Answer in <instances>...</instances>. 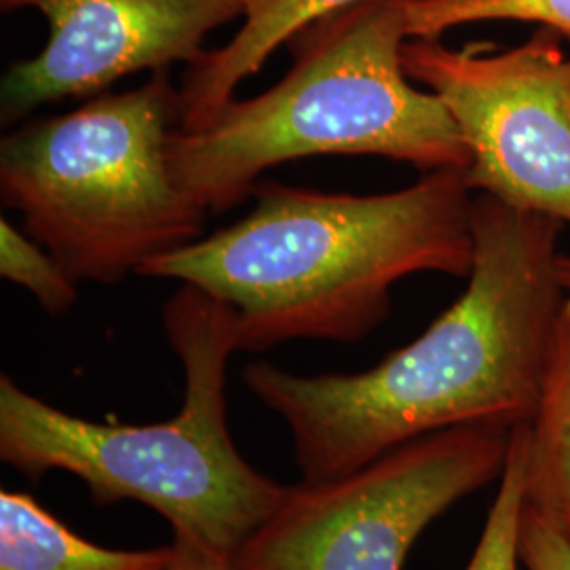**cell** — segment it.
<instances>
[{"instance_id":"1","label":"cell","mask_w":570,"mask_h":570,"mask_svg":"<svg viewBox=\"0 0 570 570\" xmlns=\"http://www.w3.org/2000/svg\"><path fill=\"white\" fill-rule=\"evenodd\" d=\"M468 289L410 345L357 374L301 376L268 362L247 389L284 419L303 482L341 478L416 438L529 423L567 289L556 218L473 197Z\"/></svg>"},{"instance_id":"2","label":"cell","mask_w":570,"mask_h":570,"mask_svg":"<svg viewBox=\"0 0 570 570\" xmlns=\"http://www.w3.org/2000/svg\"><path fill=\"white\" fill-rule=\"evenodd\" d=\"M254 195L239 223L138 273L199 287L230 306L237 351L301 338L355 343L387 317L393 285L416 273L468 279L473 268L465 169L425 171L385 195L263 180Z\"/></svg>"},{"instance_id":"3","label":"cell","mask_w":570,"mask_h":570,"mask_svg":"<svg viewBox=\"0 0 570 570\" xmlns=\"http://www.w3.org/2000/svg\"><path fill=\"white\" fill-rule=\"evenodd\" d=\"M407 0H362L287 41L292 68L265 94L228 102L197 129H174L178 186L223 214L254 195L271 167L315 155H376L423 169H468L444 102L402 63Z\"/></svg>"},{"instance_id":"4","label":"cell","mask_w":570,"mask_h":570,"mask_svg":"<svg viewBox=\"0 0 570 570\" xmlns=\"http://www.w3.org/2000/svg\"><path fill=\"white\" fill-rule=\"evenodd\" d=\"M165 336L184 367L180 412L153 425L72 416L0 376V459L30 478L66 471L98 505L136 501L233 558L282 505L287 487L252 468L226 421V367L237 351L235 311L199 287L165 303Z\"/></svg>"},{"instance_id":"5","label":"cell","mask_w":570,"mask_h":570,"mask_svg":"<svg viewBox=\"0 0 570 570\" xmlns=\"http://www.w3.org/2000/svg\"><path fill=\"white\" fill-rule=\"evenodd\" d=\"M178 87L167 70L66 115L26 122L0 146L2 204L75 282L119 284L202 239L209 214L169 167Z\"/></svg>"},{"instance_id":"6","label":"cell","mask_w":570,"mask_h":570,"mask_svg":"<svg viewBox=\"0 0 570 570\" xmlns=\"http://www.w3.org/2000/svg\"><path fill=\"white\" fill-rule=\"evenodd\" d=\"M511 429L416 438L341 478L287 487L282 505L230 558L235 570H402L456 501L501 478Z\"/></svg>"},{"instance_id":"7","label":"cell","mask_w":570,"mask_h":570,"mask_svg":"<svg viewBox=\"0 0 570 570\" xmlns=\"http://www.w3.org/2000/svg\"><path fill=\"white\" fill-rule=\"evenodd\" d=\"M402 63L449 108L473 193L570 226V56L556 32L501 51L407 39Z\"/></svg>"},{"instance_id":"8","label":"cell","mask_w":570,"mask_h":570,"mask_svg":"<svg viewBox=\"0 0 570 570\" xmlns=\"http://www.w3.org/2000/svg\"><path fill=\"white\" fill-rule=\"evenodd\" d=\"M4 11L37 9L49 41L2 79V121L42 104L102 94L129 75L202 60L214 30L244 18V0H0Z\"/></svg>"},{"instance_id":"9","label":"cell","mask_w":570,"mask_h":570,"mask_svg":"<svg viewBox=\"0 0 570 570\" xmlns=\"http://www.w3.org/2000/svg\"><path fill=\"white\" fill-rule=\"evenodd\" d=\"M357 2L362 0H244V26L237 35L186 68L178 87V127H202L282 45L313 21Z\"/></svg>"},{"instance_id":"10","label":"cell","mask_w":570,"mask_h":570,"mask_svg":"<svg viewBox=\"0 0 570 570\" xmlns=\"http://www.w3.org/2000/svg\"><path fill=\"white\" fill-rule=\"evenodd\" d=\"M524 508L570 541V294H567L529 421Z\"/></svg>"},{"instance_id":"11","label":"cell","mask_w":570,"mask_h":570,"mask_svg":"<svg viewBox=\"0 0 570 570\" xmlns=\"http://www.w3.org/2000/svg\"><path fill=\"white\" fill-rule=\"evenodd\" d=\"M171 548L108 550L68 529L28 492H0V570H164Z\"/></svg>"},{"instance_id":"12","label":"cell","mask_w":570,"mask_h":570,"mask_svg":"<svg viewBox=\"0 0 570 570\" xmlns=\"http://www.w3.org/2000/svg\"><path fill=\"white\" fill-rule=\"evenodd\" d=\"M484 21L534 23L570 45V0H407L410 39H442L459 26Z\"/></svg>"},{"instance_id":"13","label":"cell","mask_w":570,"mask_h":570,"mask_svg":"<svg viewBox=\"0 0 570 570\" xmlns=\"http://www.w3.org/2000/svg\"><path fill=\"white\" fill-rule=\"evenodd\" d=\"M527 450L529 423H520L511 429L510 454L501 473V489L465 570H518V562H522L520 530L524 515Z\"/></svg>"},{"instance_id":"14","label":"cell","mask_w":570,"mask_h":570,"mask_svg":"<svg viewBox=\"0 0 570 570\" xmlns=\"http://www.w3.org/2000/svg\"><path fill=\"white\" fill-rule=\"evenodd\" d=\"M0 275L26 287L49 315H63L77 303V284L60 263L7 218L0 223Z\"/></svg>"},{"instance_id":"15","label":"cell","mask_w":570,"mask_h":570,"mask_svg":"<svg viewBox=\"0 0 570 570\" xmlns=\"http://www.w3.org/2000/svg\"><path fill=\"white\" fill-rule=\"evenodd\" d=\"M520 560L527 570H570V541L524 508Z\"/></svg>"},{"instance_id":"16","label":"cell","mask_w":570,"mask_h":570,"mask_svg":"<svg viewBox=\"0 0 570 570\" xmlns=\"http://www.w3.org/2000/svg\"><path fill=\"white\" fill-rule=\"evenodd\" d=\"M169 548L171 558L164 570H235L230 558L212 550L204 541L183 530H174Z\"/></svg>"},{"instance_id":"17","label":"cell","mask_w":570,"mask_h":570,"mask_svg":"<svg viewBox=\"0 0 570 570\" xmlns=\"http://www.w3.org/2000/svg\"><path fill=\"white\" fill-rule=\"evenodd\" d=\"M558 275H560V282L564 285L567 294H570V256H562L558 258Z\"/></svg>"}]
</instances>
